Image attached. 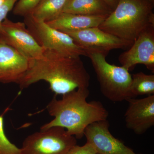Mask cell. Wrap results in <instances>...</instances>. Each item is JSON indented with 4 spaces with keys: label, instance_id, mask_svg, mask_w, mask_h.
Segmentation results:
<instances>
[{
    "label": "cell",
    "instance_id": "15",
    "mask_svg": "<svg viewBox=\"0 0 154 154\" xmlns=\"http://www.w3.org/2000/svg\"><path fill=\"white\" fill-rule=\"evenodd\" d=\"M68 0H42L30 14L36 20L46 22L62 13Z\"/></svg>",
    "mask_w": 154,
    "mask_h": 154
},
{
    "label": "cell",
    "instance_id": "17",
    "mask_svg": "<svg viewBox=\"0 0 154 154\" xmlns=\"http://www.w3.org/2000/svg\"><path fill=\"white\" fill-rule=\"evenodd\" d=\"M4 113L0 115V154H21V149L7 137L4 128Z\"/></svg>",
    "mask_w": 154,
    "mask_h": 154
},
{
    "label": "cell",
    "instance_id": "2",
    "mask_svg": "<svg viewBox=\"0 0 154 154\" xmlns=\"http://www.w3.org/2000/svg\"><path fill=\"white\" fill-rule=\"evenodd\" d=\"M88 88H79L63 95L61 99L55 96L47 105V110L53 120L40 128L44 131L53 127H60L76 139L84 136L85 130L90 125L107 120L109 113L102 102H87Z\"/></svg>",
    "mask_w": 154,
    "mask_h": 154
},
{
    "label": "cell",
    "instance_id": "19",
    "mask_svg": "<svg viewBox=\"0 0 154 154\" xmlns=\"http://www.w3.org/2000/svg\"><path fill=\"white\" fill-rule=\"evenodd\" d=\"M97 152L93 145L88 142L82 146L77 144L72 148L66 154H97Z\"/></svg>",
    "mask_w": 154,
    "mask_h": 154
},
{
    "label": "cell",
    "instance_id": "4",
    "mask_svg": "<svg viewBox=\"0 0 154 154\" xmlns=\"http://www.w3.org/2000/svg\"><path fill=\"white\" fill-rule=\"evenodd\" d=\"M105 53L87 52L91 59L103 96L113 102H121L132 98L130 92L132 76L122 66L108 63Z\"/></svg>",
    "mask_w": 154,
    "mask_h": 154
},
{
    "label": "cell",
    "instance_id": "5",
    "mask_svg": "<svg viewBox=\"0 0 154 154\" xmlns=\"http://www.w3.org/2000/svg\"><path fill=\"white\" fill-rule=\"evenodd\" d=\"M25 17L24 23L38 44L45 49L72 57L87 56V52L68 34L38 21L31 15Z\"/></svg>",
    "mask_w": 154,
    "mask_h": 154
},
{
    "label": "cell",
    "instance_id": "9",
    "mask_svg": "<svg viewBox=\"0 0 154 154\" xmlns=\"http://www.w3.org/2000/svg\"><path fill=\"white\" fill-rule=\"evenodd\" d=\"M118 60L129 71L140 64L154 73V25L144 30L129 49L119 56Z\"/></svg>",
    "mask_w": 154,
    "mask_h": 154
},
{
    "label": "cell",
    "instance_id": "11",
    "mask_svg": "<svg viewBox=\"0 0 154 154\" xmlns=\"http://www.w3.org/2000/svg\"><path fill=\"white\" fill-rule=\"evenodd\" d=\"M29 60L0 38V82L19 84L28 70Z\"/></svg>",
    "mask_w": 154,
    "mask_h": 154
},
{
    "label": "cell",
    "instance_id": "7",
    "mask_svg": "<svg viewBox=\"0 0 154 154\" xmlns=\"http://www.w3.org/2000/svg\"><path fill=\"white\" fill-rule=\"evenodd\" d=\"M0 38L30 59L41 57L45 50L35 40L24 22H14L6 18L1 25Z\"/></svg>",
    "mask_w": 154,
    "mask_h": 154
},
{
    "label": "cell",
    "instance_id": "21",
    "mask_svg": "<svg viewBox=\"0 0 154 154\" xmlns=\"http://www.w3.org/2000/svg\"><path fill=\"white\" fill-rule=\"evenodd\" d=\"M104 1L113 11L117 6L119 2V0H104Z\"/></svg>",
    "mask_w": 154,
    "mask_h": 154
},
{
    "label": "cell",
    "instance_id": "16",
    "mask_svg": "<svg viewBox=\"0 0 154 154\" xmlns=\"http://www.w3.org/2000/svg\"><path fill=\"white\" fill-rule=\"evenodd\" d=\"M130 92L132 98L138 96L154 95V75L140 72L132 75Z\"/></svg>",
    "mask_w": 154,
    "mask_h": 154
},
{
    "label": "cell",
    "instance_id": "12",
    "mask_svg": "<svg viewBox=\"0 0 154 154\" xmlns=\"http://www.w3.org/2000/svg\"><path fill=\"white\" fill-rule=\"evenodd\" d=\"M126 101L128 104L125 114L126 127L136 134H143L154 125V95Z\"/></svg>",
    "mask_w": 154,
    "mask_h": 154
},
{
    "label": "cell",
    "instance_id": "1",
    "mask_svg": "<svg viewBox=\"0 0 154 154\" xmlns=\"http://www.w3.org/2000/svg\"><path fill=\"white\" fill-rule=\"evenodd\" d=\"M91 76L80 57L45 49L41 57L29 60L28 69L19 85L21 89L43 80L55 95L88 88Z\"/></svg>",
    "mask_w": 154,
    "mask_h": 154
},
{
    "label": "cell",
    "instance_id": "25",
    "mask_svg": "<svg viewBox=\"0 0 154 154\" xmlns=\"http://www.w3.org/2000/svg\"><path fill=\"white\" fill-rule=\"evenodd\" d=\"M153 1H154V0H153Z\"/></svg>",
    "mask_w": 154,
    "mask_h": 154
},
{
    "label": "cell",
    "instance_id": "22",
    "mask_svg": "<svg viewBox=\"0 0 154 154\" xmlns=\"http://www.w3.org/2000/svg\"><path fill=\"white\" fill-rule=\"evenodd\" d=\"M5 0H0V6L2 5L5 2Z\"/></svg>",
    "mask_w": 154,
    "mask_h": 154
},
{
    "label": "cell",
    "instance_id": "8",
    "mask_svg": "<svg viewBox=\"0 0 154 154\" xmlns=\"http://www.w3.org/2000/svg\"><path fill=\"white\" fill-rule=\"evenodd\" d=\"M63 32L70 36L86 52L98 51L108 54L112 50L126 49V48L131 47L132 45L103 31L99 27Z\"/></svg>",
    "mask_w": 154,
    "mask_h": 154
},
{
    "label": "cell",
    "instance_id": "18",
    "mask_svg": "<svg viewBox=\"0 0 154 154\" xmlns=\"http://www.w3.org/2000/svg\"><path fill=\"white\" fill-rule=\"evenodd\" d=\"M42 0H18L14 6L13 13L25 17L32 14Z\"/></svg>",
    "mask_w": 154,
    "mask_h": 154
},
{
    "label": "cell",
    "instance_id": "13",
    "mask_svg": "<svg viewBox=\"0 0 154 154\" xmlns=\"http://www.w3.org/2000/svg\"><path fill=\"white\" fill-rule=\"evenodd\" d=\"M107 16H86L63 12L55 19L45 23L62 32L76 31L99 27Z\"/></svg>",
    "mask_w": 154,
    "mask_h": 154
},
{
    "label": "cell",
    "instance_id": "14",
    "mask_svg": "<svg viewBox=\"0 0 154 154\" xmlns=\"http://www.w3.org/2000/svg\"><path fill=\"white\" fill-rule=\"evenodd\" d=\"M112 11L104 0H68L63 12L86 16H107Z\"/></svg>",
    "mask_w": 154,
    "mask_h": 154
},
{
    "label": "cell",
    "instance_id": "24",
    "mask_svg": "<svg viewBox=\"0 0 154 154\" xmlns=\"http://www.w3.org/2000/svg\"><path fill=\"white\" fill-rule=\"evenodd\" d=\"M97 154H99L97 153Z\"/></svg>",
    "mask_w": 154,
    "mask_h": 154
},
{
    "label": "cell",
    "instance_id": "20",
    "mask_svg": "<svg viewBox=\"0 0 154 154\" xmlns=\"http://www.w3.org/2000/svg\"><path fill=\"white\" fill-rule=\"evenodd\" d=\"M18 0H5L4 4L0 6V28L3 21L6 19L7 15L14 8L15 4Z\"/></svg>",
    "mask_w": 154,
    "mask_h": 154
},
{
    "label": "cell",
    "instance_id": "6",
    "mask_svg": "<svg viewBox=\"0 0 154 154\" xmlns=\"http://www.w3.org/2000/svg\"><path fill=\"white\" fill-rule=\"evenodd\" d=\"M77 143V139L60 127H53L25 138L21 154H66Z\"/></svg>",
    "mask_w": 154,
    "mask_h": 154
},
{
    "label": "cell",
    "instance_id": "10",
    "mask_svg": "<svg viewBox=\"0 0 154 154\" xmlns=\"http://www.w3.org/2000/svg\"><path fill=\"white\" fill-rule=\"evenodd\" d=\"M107 120L94 122L87 127L84 136L99 154H137L110 133Z\"/></svg>",
    "mask_w": 154,
    "mask_h": 154
},
{
    "label": "cell",
    "instance_id": "3",
    "mask_svg": "<svg viewBox=\"0 0 154 154\" xmlns=\"http://www.w3.org/2000/svg\"><path fill=\"white\" fill-rule=\"evenodd\" d=\"M153 4L150 0H119L99 28L133 44L144 30L154 25Z\"/></svg>",
    "mask_w": 154,
    "mask_h": 154
},
{
    "label": "cell",
    "instance_id": "23",
    "mask_svg": "<svg viewBox=\"0 0 154 154\" xmlns=\"http://www.w3.org/2000/svg\"><path fill=\"white\" fill-rule=\"evenodd\" d=\"M150 1H151V2H154V1H153V0H150Z\"/></svg>",
    "mask_w": 154,
    "mask_h": 154
}]
</instances>
